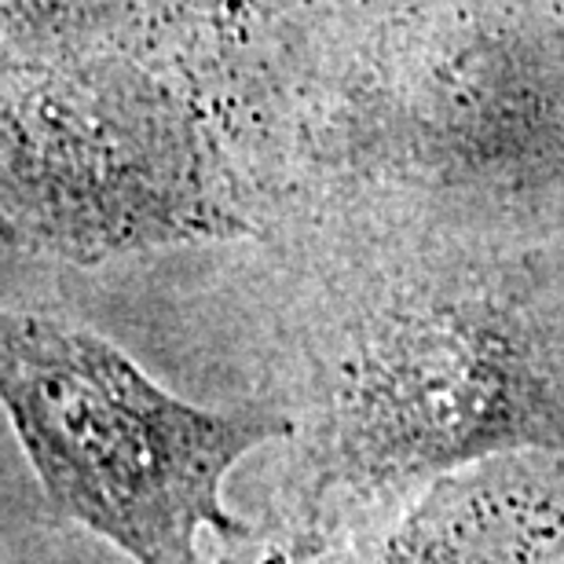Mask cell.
I'll list each match as a JSON object with an SVG mask.
<instances>
[{
    "instance_id": "2",
    "label": "cell",
    "mask_w": 564,
    "mask_h": 564,
    "mask_svg": "<svg viewBox=\"0 0 564 564\" xmlns=\"http://www.w3.org/2000/svg\"><path fill=\"white\" fill-rule=\"evenodd\" d=\"M0 397L48 506L132 564H206L202 539H242L224 480L250 451L290 440V414L209 411L52 312H4Z\"/></svg>"
},
{
    "instance_id": "1",
    "label": "cell",
    "mask_w": 564,
    "mask_h": 564,
    "mask_svg": "<svg viewBox=\"0 0 564 564\" xmlns=\"http://www.w3.org/2000/svg\"><path fill=\"white\" fill-rule=\"evenodd\" d=\"M517 455L564 458V253L389 268L359 282L312 345L290 546Z\"/></svg>"
},
{
    "instance_id": "4",
    "label": "cell",
    "mask_w": 564,
    "mask_h": 564,
    "mask_svg": "<svg viewBox=\"0 0 564 564\" xmlns=\"http://www.w3.org/2000/svg\"><path fill=\"white\" fill-rule=\"evenodd\" d=\"M495 458L429 484L386 528L286 546L275 564H564V458Z\"/></svg>"
},
{
    "instance_id": "3",
    "label": "cell",
    "mask_w": 564,
    "mask_h": 564,
    "mask_svg": "<svg viewBox=\"0 0 564 564\" xmlns=\"http://www.w3.org/2000/svg\"><path fill=\"white\" fill-rule=\"evenodd\" d=\"M250 231L198 121L158 77L118 55L8 63V253L104 264Z\"/></svg>"
}]
</instances>
